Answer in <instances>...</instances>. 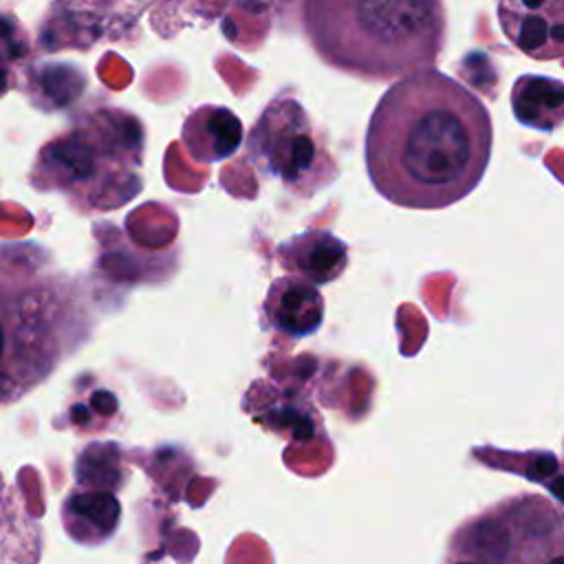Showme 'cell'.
<instances>
[{
    "instance_id": "6da1fadb",
    "label": "cell",
    "mask_w": 564,
    "mask_h": 564,
    "mask_svg": "<svg viewBox=\"0 0 564 564\" xmlns=\"http://www.w3.org/2000/svg\"><path fill=\"white\" fill-rule=\"evenodd\" d=\"M494 128L485 104L436 68L394 82L366 132V170L375 189L408 209L458 203L482 181Z\"/></svg>"
},
{
    "instance_id": "7a4b0ae2",
    "label": "cell",
    "mask_w": 564,
    "mask_h": 564,
    "mask_svg": "<svg viewBox=\"0 0 564 564\" xmlns=\"http://www.w3.org/2000/svg\"><path fill=\"white\" fill-rule=\"evenodd\" d=\"M302 26L328 66L383 82L438 57L447 15L443 0H302Z\"/></svg>"
},
{
    "instance_id": "3957f363",
    "label": "cell",
    "mask_w": 564,
    "mask_h": 564,
    "mask_svg": "<svg viewBox=\"0 0 564 564\" xmlns=\"http://www.w3.org/2000/svg\"><path fill=\"white\" fill-rule=\"evenodd\" d=\"M143 128L126 110L79 117L37 152L31 183L62 192L79 209H117L141 189Z\"/></svg>"
},
{
    "instance_id": "277c9868",
    "label": "cell",
    "mask_w": 564,
    "mask_h": 564,
    "mask_svg": "<svg viewBox=\"0 0 564 564\" xmlns=\"http://www.w3.org/2000/svg\"><path fill=\"white\" fill-rule=\"evenodd\" d=\"M253 165L297 196H311L337 174L315 126L293 97H275L247 137Z\"/></svg>"
},
{
    "instance_id": "5b68a950",
    "label": "cell",
    "mask_w": 564,
    "mask_h": 564,
    "mask_svg": "<svg viewBox=\"0 0 564 564\" xmlns=\"http://www.w3.org/2000/svg\"><path fill=\"white\" fill-rule=\"evenodd\" d=\"M498 20L524 55L564 57V0H498Z\"/></svg>"
},
{
    "instance_id": "8992f818",
    "label": "cell",
    "mask_w": 564,
    "mask_h": 564,
    "mask_svg": "<svg viewBox=\"0 0 564 564\" xmlns=\"http://www.w3.org/2000/svg\"><path fill=\"white\" fill-rule=\"evenodd\" d=\"M264 315L278 333L295 339L306 337L322 326L324 297L313 282L300 275H282L269 286Z\"/></svg>"
},
{
    "instance_id": "52a82bcc",
    "label": "cell",
    "mask_w": 564,
    "mask_h": 564,
    "mask_svg": "<svg viewBox=\"0 0 564 564\" xmlns=\"http://www.w3.org/2000/svg\"><path fill=\"white\" fill-rule=\"evenodd\" d=\"M278 262L291 275H300L315 286L337 280L348 267V247L328 229H308L289 238L275 249Z\"/></svg>"
},
{
    "instance_id": "ba28073f",
    "label": "cell",
    "mask_w": 564,
    "mask_h": 564,
    "mask_svg": "<svg viewBox=\"0 0 564 564\" xmlns=\"http://www.w3.org/2000/svg\"><path fill=\"white\" fill-rule=\"evenodd\" d=\"M121 518V505L115 496V489L90 485V482H77L64 505H62V522L66 533L88 546H97L106 542Z\"/></svg>"
},
{
    "instance_id": "9c48e42d",
    "label": "cell",
    "mask_w": 564,
    "mask_h": 564,
    "mask_svg": "<svg viewBox=\"0 0 564 564\" xmlns=\"http://www.w3.org/2000/svg\"><path fill=\"white\" fill-rule=\"evenodd\" d=\"M181 139L196 163H216L240 148L242 123L234 110L207 104L185 119Z\"/></svg>"
},
{
    "instance_id": "30bf717a",
    "label": "cell",
    "mask_w": 564,
    "mask_h": 564,
    "mask_svg": "<svg viewBox=\"0 0 564 564\" xmlns=\"http://www.w3.org/2000/svg\"><path fill=\"white\" fill-rule=\"evenodd\" d=\"M516 119L533 130L553 132L564 123V82L544 75H522L511 88Z\"/></svg>"
},
{
    "instance_id": "8fae6325",
    "label": "cell",
    "mask_w": 564,
    "mask_h": 564,
    "mask_svg": "<svg viewBox=\"0 0 564 564\" xmlns=\"http://www.w3.org/2000/svg\"><path fill=\"white\" fill-rule=\"evenodd\" d=\"M115 410H117V399L106 390H95V392H90V397L86 401H82V403L75 401L70 405V421H73V425H84L86 414H88V421H90L93 412H99L101 416L108 419Z\"/></svg>"
},
{
    "instance_id": "7c38bea8",
    "label": "cell",
    "mask_w": 564,
    "mask_h": 564,
    "mask_svg": "<svg viewBox=\"0 0 564 564\" xmlns=\"http://www.w3.org/2000/svg\"><path fill=\"white\" fill-rule=\"evenodd\" d=\"M555 469V463L551 458H538L531 467V476L540 478V476H549Z\"/></svg>"
},
{
    "instance_id": "4fadbf2b",
    "label": "cell",
    "mask_w": 564,
    "mask_h": 564,
    "mask_svg": "<svg viewBox=\"0 0 564 564\" xmlns=\"http://www.w3.org/2000/svg\"><path fill=\"white\" fill-rule=\"evenodd\" d=\"M553 489H555V494H557V496H562V498H564V478H560V480L553 485Z\"/></svg>"
},
{
    "instance_id": "5bb4252c",
    "label": "cell",
    "mask_w": 564,
    "mask_h": 564,
    "mask_svg": "<svg viewBox=\"0 0 564 564\" xmlns=\"http://www.w3.org/2000/svg\"><path fill=\"white\" fill-rule=\"evenodd\" d=\"M454 564H482V562H476V560H458Z\"/></svg>"
},
{
    "instance_id": "9a60e30c",
    "label": "cell",
    "mask_w": 564,
    "mask_h": 564,
    "mask_svg": "<svg viewBox=\"0 0 564 564\" xmlns=\"http://www.w3.org/2000/svg\"><path fill=\"white\" fill-rule=\"evenodd\" d=\"M549 564H564V557H557V560H553V562H549Z\"/></svg>"
}]
</instances>
